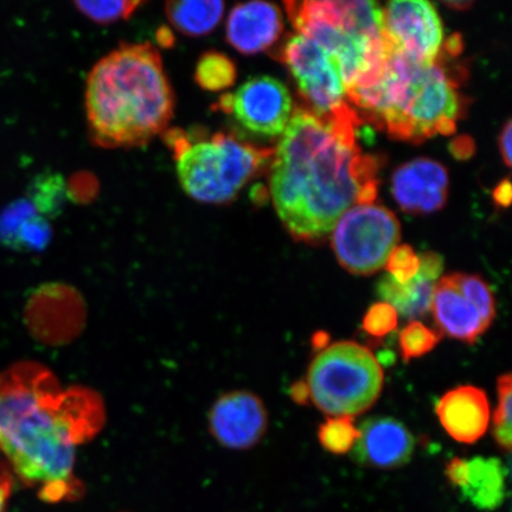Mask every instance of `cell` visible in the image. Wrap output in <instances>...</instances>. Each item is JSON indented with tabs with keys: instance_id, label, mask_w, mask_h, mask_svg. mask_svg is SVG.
I'll return each instance as SVG.
<instances>
[{
	"instance_id": "ac0fdd59",
	"label": "cell",
	"mask_w": 512,
	"mask_h": 512,
	"mask_svg": "<svg viewBox=\"0 0 512 512\" xmlns=\"http://www.w3.org/2000/svg\"><path fill=\"white\" fill-rule=\"evenodd\" d=\"M53 239V228L27 200L11 202L0 211V245L21 253H40Z\"/></svg>"
},
{
	"instance_id": "d4e9b609",
	"label": "cell",
	"mask_w": 512,
	"mask_h": 512,
	"mask_svg": "<svg viewBox=\"0 0 512 512\" xmlns=\"http://www.w3.org/2000/svg\"><path fill=\"white\" fill-rule=\"evenodd\" d=\"M441 341L438 331L427 328L426 325L414 320L400 334V348L403 360L406 362L420 358L431 352Z\"/></svg>"
},
{
	"instance_id": "30bf717a",
	"label": "cell",
	"mask_w": 512,
	"mask_h": 512,
	"mask_svg": "<svg viewBox=\"0 0 512 512\" xmlns=\"http://www.w3.org/2000/svg\"><path fill=\"white\" fill-rule=\"evenodd\" d=\"M221 107L246 130L266 137L283 134L292 115L290 92L271 76H256L243 83L234 94L223 96Z\"/></svg>"
},
{
	"instance_id": "cb8c5ba5",
	"label": "cell",
	"mask_w": 512,
	"mask_h": 512,
	"mask_svg": "<svg viewBox=\"0 0 512 512\" xmlns=\"http://www.w3.org/2000/svg\"><path fill=\"white\" fill-rule=\"evenodd\" d=\"M360 437V430L354 425V420L348 416L330 418L320 425L318 439L326 451L342 456L350 452Z\"/></svg>"
},
{
	"instance_id": "484cf974",
	"label": "cell",
	"mask_w": 512,
	"mask_h": 512,
	"mask_svg": "<svg viewBox=\"0 0 512 512\" xmlns=\"http://www.w3.org/2000/svg\"><path fill=\"white\" fill-rule=\"evenodd\" d=\"M511 374L498 377V405L494 414V437L505 451L511 448Z\"/></svg>"
},
{
	"instance_id": "e575fe53",
	"label": "cell",
	"mask_w": 512,
	"mask_h": 512,
	"mask_svg": "<svg viewBox=\"0 0 512 512\" xmlns=\"http://www.w3.org/2000/svg\"><path fill=\"white\" fill-rule=\"evenodd\" d=\"M451 150L454 153V156L458 158L464 159L470 157L473 152L472 140H469L465 137L460 138L457 140V142L452 144Z\"/></svg>"
},
{
	"instance_id": "1f68e13d",
	"label": "cell",
	"mask_w": 512,
	"mask_h": 512,
	"mask_svg": "<svg viewBox=\"0 0 512 512\" xmlns=\"http://www.w3.org/2000/svg\"><path fill=\"white\" fill-rule=\"evenodd\" d=\"M511 126V121H508L503 128L501 137H499V150H501L504 162L508 166L511 165Z\"/></svg>"
},
{
	"instance_id": "603a6c76",
	"label": "cell",
	"mask_w": 512,
	"mask_h": 512,
	"mask_svg": "<svg viewBox=\"0 0 512 512\" xmlns=\"http://www.w3.org/2000/svg\"><path fill=\"white\" fill-rule=\"evenodd\" d=\"M196 81L208 91H221L233 85L236 79L235 64L220 53L204 54L197 63Z\"/></svg>"
},
{
	"instance_id": "7a4b0ae2",
	"label": "cell",
	"mask_w": 512,
	"mask_h": 512,
	"mask_svg": "<svg viewBox=\"0 0 512 512\" xmlns=\"http://www.w3.org/2000/svg\"><path fill=\"white\" fill-rule=\"evenodd\" d=\"M361 121L326 120L297 108L281 137L271 195L294 240L322 241L345 211L374 204L379 163L356 143Z\"/></svg>"
},
{
	"instance_id": "d6986e66",
	"label": "cell",
	"mask_w": 512,
	"mask_h": 512,
	"mask_svg": "<svg viewBox=\"0 0 512 512\" xmlns=\"http://www.w3.org/2000/svg\"><path fill=\"white\" fill-rule=\"evenodd\" d=\"M462 494L482 510H495L504 501L505 472L498 459L478 457L469 462V476Z\"/></svg>"
},
{
	"instance_id": "9a60e30c",
	"label": "cell",
	"mask_w": 512,
	"mask_h": 512,
	"mask_svg": "<svg viewBox=\"0 0 512 512\" xmlns=\"http://www.w3.org/2000/svg\"><path fill=\"white\" fill-rule=\"evenodd\" d=\"M414 446L412 433L400 421L375 418L362 425L352 456L362 465L396 469L411 460Z\"/></svg>"
},
{
	"instance_id": "4316f807",
	"label": "cell",
	"mask_w": 512,
	"mask_h": 512,
	"mask_svg": "<svg viewBox=\"0 0 512 512\" xmlns=\"http://www.w3.org/2000/svg\"><path fill=\"white\" fill-rule=\"evenodd\" d=\"M142 2H76L81 14L100 24H110L130 18Z\"/></svg>"
},
{
	"instance_id": "f546056e",
	"label": "cell",
	"mask_w": 512,
	"mask_h": 512,
	"mask_svg": "<svg viewBox=\"0 0 512 512\" xmlns=\"http://www.w3.org/2000/svg\"><path fill=\"white\" fill-rule=\"evenodd\" d=\"M469 476V462L462 458H453L446 465V477L448 482L462 489Z\"/></svg>"
},
{
	"instance_id": "7c38bea8",
	"label": "cell",
	"mask_w": 512,
	"mask_h": 512,
	"mask_svg": "<svg viewBox=\"0 0 512 512\" xmlns=\"http://www.w3.org/2000/svg\"><path fill=\"white\" fill-rule=\"evenodd\" d=\"M211 437L228 450H249L258 445L267 431L268 414L264 402L248 390L224 393L208 415Z\"/></svg>"
},
{
	"instance_id": "52a82bcc",
	"label": "cell",
	"mask_w": 512,
	"mask_h": 512,
	"mask_svg": "<svg viewBox=\"0 0 512 512\" xmlns=\"http://www.w3.org/2000/svg\"><path fill=\"white\" fill-rule=\"evenodd\" d=\"M285 8L294 29L338 62L347 91L379 81L392 48L387 36L373 40L345 30L332 15L329 2H286Z\"/></svg>"
},
{
	"instance_id": "277c9868",
	"label": "cell",
	"mask_w": 512,
	"mask_h": 512,
	"mask_svg": "<svg viewBox=\"0 0 512 512\" xmlns=\"http://www.w3.org/2000/svg\"><path fill=\"white\" fill-rule=\"evenodd\" d=\"M350 104L390 136L421 143L457 130L463 113L458 83L440 59L422 62L393 46L379 81L347 91Z\"/></svg>"
},
{
	"instance_id": "ba28073f",
	"label": "cell",
	"mask_w": 512,
	"mask_h": 512,
	"mask_svg": "<svg viewBox=\"0 0 512 512\" xmlns=\"http://www.w3.org/2000/svg\"><path fill=\"white\" fill-rule=\"evenodd\" d=\"M281 59L296 79L307 111L326 120L361 121L350 106L338 62L328 51L304 35H292Z\"/></svg>"
},
{
	"instance_id": "d6a6232c",
	"label": "cell",
	"mask_w": 512,
	"mask_h": 512,
	"mask_svg": "<svg viewBox=\"0 0 512 512\" xmlns=\"http://www.w3.org/2000/svg\"><path fill=\"white\" fill-rule=\"evenodd\" d=\"M494 200L499 207H509L511 202V183L509 179H505L497 185L494 190Z\"/></svg>"
},
{
	"instance_id": "44dd1931",
	"label": "cell",
	"mask_w": 512,
	"mask_h": 512,
	"mask_svg": "<svg viewBox=\"0 0 512 512\" xmlns=\"http://www.w3.org/2000/svg\"><path fill=\"white\" fill-rule=\"evenodd\" d=\"M224 14L223 2H170L166 15L174 27L191 37L204 36L213 31Z\"/></svg>"
},
{
	"instance_id": "83f0119b",
	"label": "cell",
	"mask_w": 512,
	"mask_h": 512,
	"mask_svg": "<svg viewBox=\"0 0 512 512\" xmlns=\"http://www.w3.org/2000/svg\"><path fill=\"white\" fill-rule=\"evenodd\" d=\"M398 320V312L392 305L376 303L369 307L364 316L362 330L370 336L382 338L396 329Z\"/></svg>"
},
{
	"instance_id": "9c48e42d",
	"label": "cell",
	"mask_w": 512,
	"mask_h": 512,
	"mask_svg": "<svg viewBox=\"0 0 512 512\" xmlns=\"http://www.w3.org/2000/svg\"><path fill=\"white\" fill-rule=\"evenodd\" d=\"M400 223L392 211L362 204L345 211L332 234L339 264L355 275H370L386 266L400 241Z\"/></svg>"
},
{
	"instance_id": "8d00e7d4",
	"label": "cell",
	"mask_w": 512,
	"mask_h": 512,
	"mask_svg": "<svg viewBox=\"0 0 512 512\" xmlns=\"http://www.w3.org/2000/svg\"><path fill=\"white\" fill-rule=\"evenodd\" d=\"M472 2H467V0H453V2H445V5L452 10H466L472 6Z\"/></svg>"
},
{
	"instance_id": "7402d4cb",
	"label": "cell",
	"mask_w": 512,
	"mask_h": 512,
	"mask_svg": "<svg viewBox=\"0 0 512 512\" xmlns=\"http://www.w3.org/2000/svg\"><path fill=\"white\" fill-rule=\"evenodd\" d=\"M27 200L38 214L48 220L54 219L60 215L67 200L66 182L60 175L50 172L38 175L29 184Z\"/></svg>"
},
{
	"instance_id": "d590c367",
	"label": "cell",
	"mask_w": 512,
	"mask_h": 512,
	"mask_svg": "<svg viewBox=\"0 0 512 512\" xmlns=\"http://www.w3.org/2000/svg\"><path fill=\"white\" fill-rule=\"evenodd\" d=\"M326 342H329V336L326 332H318L312 339L313 348L318 349L320 351L324 350L326 347Z\"/></svg>"
},
{
	"instance_id": "e0dca14e",
	"label": "cell",
	"mask_w": 512,
	"mask_h": 512,
	"mask_svg": "<svg viewBox=\"0 0 512 512\" xmlns=\"http://www.w3.org/2000/svg\"><path fill=\"white\" fill-rule=\"evenodd\" d=\"M437 414L451 438L463 444L476 443L488 430V396L477 387H458L440 399Z\"/></svg>"
},
{
	"instance_id": "5bb4252c",
	"label": "cell",
	"mask_w": 512,
	"mask_h": 512,
	"mask_svg": "<svg viewBox=\"0 0 512 512\" xmlns=\"http://www.w3.org/2000/svg\"><path fill=\"white\" fill-rule=\"evenodd\" d=\"M431 310L440 331L458 341L475 343L490 328L456 273L445 275L434 285Z\"/></svg>"
},
{
	"instance_id": "8fae6325",
	"label": "cell",
	"mask_w": 512,
	"mask_h": 512,
	"mask_svg": "<svg viewBox=\"0 0 512 512\" xmlns=\"http://www.w3.org/2000/svg\"><path fill=\"white\" fill-rule=\"evenodd\" d=\"M384 32L393 46L422 62L440 59L444 29L437 9L425 0H396L383 10Z\"/></svg>"
},
{
	"instance_id": "4fadbf2b",
	"label": "cell",
	"mask_w": 512,
	"mask_h": 512,
	"mask_svg": "<svg viewBox=\"0 0 512 512\" xmlns=\"http://www.w3.org/2000/svg\"><path fill=\"white\" fill-rule=\"evenodd\" d=\"M392 192L399 206L408 213H433L445 206L447 171L435 160L415 159L395 171Z\"/></svg>"
},
{
	"instance_id": "5b68a950",
	"label": "cell",
	"mask_w": 512,
	"mask_h": 512,
	"mask_svg": "<svg viewBox=\"0 0 512 512\" xmlns=\"http://www.w3.org/2000/svg\"><path fill=\"white\" fill-rule=\"evenodd\" d=\"M174 146L183 190L203 203L233 201L274 156V149L243 143L224 133L195 143H182L177 139Z\"/></svg>"
},
{
	"instance_id": "2e32d148",
	"label": "cell",
	"mask_w": 512,
	"mask_h": 512,
	"mask_svg": "<svg viewBox=\"0 0 512 512\" xmlns=\"http://www.w3.org/2000/svg\"><path fill=\"white\" fill-rule=\"evenodd\" d=\"M283 30V15L277 5L241 3L228 16L227 41L240 53L254 55L271 48Z\"/></svg>"
},
{
	"instance_id": "6da1fadb",
	"label": "cell",
	"mask_w": 512,
	"mask_h": 512,
	"mask_svg": "<svg viewBox=\"0 0 512 512\" xmlns=\"http://www.w3.org/2000/svg\"><path fill=\"white\" fill-rule=\"evenodd\" d=\"M105 407L91 389H64L35 362L0 373V448L21 482L44 502L74 501L76 450L101 430Z\"/></svg>"
},
{
	"instance_id": "3957f363",
	"label": "cell",
	"mask_w": 512,
	"mask_h": 512,
	"mask_svg": "<svg viewBox=\"0 0 512 512\" xmlns=\"http://www.w3.org/2000/svg\"><path fill=\"white\" fill-rule=\"evenodd\" d=\"M175 95L159 51L123 44L96 62L86 83V112L94 142L106 149L137 147L164 132Z\"/></svg>"
},
{
	"instance_id": "8992f818",
	"label": "cell",
	"mask_w": 512,
	"mask_h": 512,
	"mask_svg": "<svg viewBox=\"0 0 512 512\" xmlns=\"http://www.w3.org/2000/svg\"><path fill=\"white\" fill-rule=\"evenodd\" d=\"M383 382V370L373 352L356 342L344 341L319 352L306 383L319 411L335 418H352L374 406Z\"/></svg>"
},
{
	"instance_id": "4dcf8cb0",
	"label": "cell",
	"mask_w": 512,
	"mask_h": 512,
	"mask_svg": "<svg viewBox=\"0 0 512 512\" xmlns=\"http://www.w3.org/2000/svg\"><path fill=\"white\" fill-rule=\"evenodd\" d=\"M12 490V477L6 470H0V512H5Z\"/></svg>"
},
{
	"instance_id": "ffe728a7",
	"label": "cell",
	"mask_w": 512,
	"mask_h": 512,
	"mask_svg": "<svg viewBox=\"0 0 512 512\" xmlns=\"http://www.w3.org/2000/svg\"><path fill=\"white\" fill-rule=\"evenodd\" d=\"M434 280L419 271L407 284H399L390 275L379 284L381 297L392 305L396 312L408 318L424 316L431 310Z\"/></svg>"
},
{
	"instance_id": "836d02e7",
	"label": "cell",
	"mask_w": 512,
	"mask_h": 512,
	"mask_svg": "<svg viewBox=\"0 0 512 512\" xmlns=\"http://www.w3.org/2000/svg\"><path fill=\"white\" fill-rule=\"evenodd\" d=\"M291 396L294 402H297L298 405H307L310 399V390L307 387V383L303 381H299L294 383L291 388Z\"/></svg>"
},
{
	"instance_id": "f1b7e54d",
	"label": "cell",
	"mask_w": 512,
	"mask_h": 512,
	"mask_svg": "<svg viewBox=\"0 0 512 512\" xmlns=\"http://www.w3.org/2000/svg\"><path fill=\"white\" fill-rule=\"evenodd\" d=\"M390 277L399 284H407L420 271V256L416 255L411 246L395 247L386 264Z\"/></svg>"
}]
</instances>
